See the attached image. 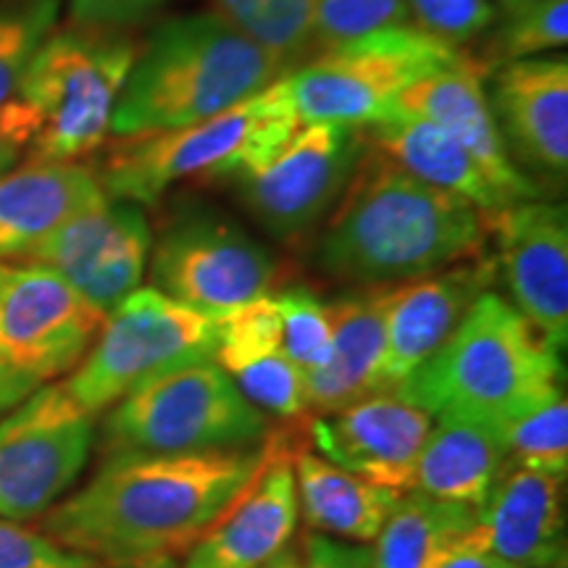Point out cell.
Wrapping results in <instances>:
<instances>
[{
    "instance_id": "1",
    "label": "cell",
    "mask_w": 568,
    "mask_h": 568,
    "mask_svg": "<svg viewBox=\"0 0 568 568\" xmlns=\"http://www.w3.org/2000/svg\"><path fill=\"white\" fill-rule=\"evenodd\" d=\"M266 458L268 437L240 450L105 456L88 485L48 510L42 531L111 568L176 560L245 493Z\"/></svg>"
},
{
    "instance_id": "2",
    "label": "cell",
    "mask_w": 568,
    "mask_h": 568,
    "mask_svg": "<svg viewBox=\"0 0 568 568\" xmlns=\"http://www.w3.org/2000/svg\"><path fill=\"white\" fill-rule=\"evenodd\" d=\"M487 247V211L416 180L366 142L324 219L314 261L329 280L366 290L418 280Z\"/></svg>"
},
{
    "instance_id": "3",
    "label": "cell",
    "mask_w": 568,
    "mask_h": 568,
    "mask_svg": "<svg viewBox=\"0 0 568 568\" xmlns=\"http://www.w3.org/2000/svg\"><path fill=\"white\" fill-rule=\"evenodd\" d=\"M284 74L264 48L213 11L174 17L138 45L113 109L111 138L201 124Z\"/></svg>"
},
{
    "instance_id": "4",
    "label": "cell",
    "mask_w": 568,
    "mask_h": 568,
    "mask_svg": "<svg viewBox=\"0 0 568 568\" xmlns=\"http://www.w3.org/2000/svg\"><path fill=\"white\" fill-rule=\"evenodd\" d=\"M564 387V361L508 297L487 290L445 345L395 389L432 418L495 424Z\"/></svg>"
},
{
    "instance_id": "5",
    "label": "cell",
    "mask_w": 568,
    "mask_h": 568,
    "mask_svg": "<svg viewBox=\"0 0 568 568\" xmlns=\"http://www.w3.org/2000/svg\"><path fill=\"white\" fill-rule=\"evenodd\" d=\"M297 126L301 119L284 74L258 95L201 124L113 138L92 174L113 201L145 209L159 205L174 184L201 176L224 182L237 169L268 159Z\"/></svg>"
},
{
    "instance_id": "6",
    "label": "cell",
    "mask_w": 568,
    "mask_h": 568,
    "mask_svg": "<svg viewBox=\"0 0 568 568\" xmlns=\"http://www.w3.org/2000/svg\"><path fill=\"white\" fill-rule=\"evenodd\" d=\"M134 53L126 30L55 27L17 92L38 122L27 161L80 163L101 151Z\"/></svg>"
},
{
    "instance_id": "7",
    "label": "cell",
    "mask_w": 568,
    "mask_h": 568,
    "mask_svg": "<svg viewBox=\"0 0 568 568\" xmlns=\"http://www.w3.org/2000/svg\"><path fill=\"white\" fill-rule=\"evenodd\" d=\"M266 437L268 416L213 358L153 376L113 403L105 418V456L240 450Z\"/></svg>"
},
{
    "instance_id": "8",
    "label": "cell",
    "mask_w": 568,
    "mask_h": 568,
    "mask_svg": "<svg viewBox=\"0 0 568 568\" xmlns=\"http://www.w3.org/2000/svg\"><path fill=\"white\" fill-rule=\"evenodd\" d=\"M460 63L464 51L414 24L387 27L314 53L290 71L287 90L301 124L366 130L395 111L410 84Z\"/></svg>"
},
{
    "instance_id": "9",
    "label": "cell",
    "mask_w": 568,
    "mask_h": 568,
    "mask_svg": "<svg viewBox=\"0 0 568 568\" xmlns=\"http://www.w3.org/2000/svg\"><path fill=\"white\" fill-rule=\"evenodd\" d=\"M213 353L216 318L155 287H138L105 316L101 335L63 382L71 397L95 416L153 376L213 358Z\"/></svg>"
},
{
    "instance_id": "10",
    "label": "cell",
    "mask_w": 568,
    "mask_h": 568,
    "mask_svg": "<svg viewBox=\"0 0 568 568\" xmlns=\"http://www.w3.org/2000/svg\"><path fill=\"white\" fill-rule=\"evenodd\" d=\"M103 324L105 314L51 268L9 266L0 282V410L74 372Z\"/></svg>"
},
{
    "instance_id": "11",
    "label": "cell",
    "mask_w": 568,
    "mask_h": 568,
    "mask_svg": "<svg viewBox=\"0 0 568 568\" xmlns=\"http://www.w3.org/2000/svg\"><path fill=\"white\" fill-rule=\"evenodd\" d=\"M364 132L301 124L280 151L224 180L243 209L280 243H297L324 224L364 153Z\"/></svg>"
},
{
    "instance_id": "12",
    "label": "cell",
    "mask_w": 568,
    "mask_h": 568,
    "mask_svg": "<svg viewBox=\"0 0 568 568\" xmlns=\"http://www.w3.org/2000/svg\"><path fill=\"white\" fill-rule=\"evenodd\" d=\"M148 264L155 290L211 318L272 295L280 276L268 247L230 216L201 205L163 226Z\"/></svg>"
},
{
    "instance_id": "13",
    "label": "cell",
    "mask_w": 568,
    "mask_h": 568,
    "mask_svg": "<svg viewBox=\"0 0 568 568\" xmlns=\"http://www.w3.org/2000/svg\"><path fill=\"white\" fill-rule=\"evenodd\" d=\"M95 422L67 382L34 389L0 422V518L51 510L88 466Z\"/></svg>"
},
{
    "instance_id": "14",
    "label": "cell",
    "mask_w": 568,
    "mask_h": 568,
    "mask_svg": "<svg viewBox=\"0 0 568 568\" xmlns=\"http://www.w3.org/2000/svg\"><path fill=\"white\" fill-rule=\"evenodd\" d=\"M151 247L145 209L105 195L34 247L27 264L51 268L109 316L140 287Z\"/></svg>"
},
{
    "instance_id": "15",
    "label": "cell",
    "mask_w": 568,
    "mask_h": 568,
    "mask_svg": "<svg viewBox=\"0 0 568 568\" xmlns=\"http://www.w3.org/2000/svg\"><path fill=\"white\" fill-rule=\"evenodd\" d=\"M495 268L508 303L556 351L568 343V213L566 205L518 201L489 213Z\"/></svg>"
},
{
    "instance_id": "16",
    "label": "cell",
    "mask_w": 568,
    "mask_h": 568,
    "mask_svg": "<svg viewBox=\"0 0 568 568\" xmlns=\"http://www.w3.org/2000/svg\"><path fill=\"white\" fill-rule=\"evenodd\" d=\"M503 145L521 174L558 184L568 174V61L535 55L506 63L485 80Z\"/></svg>"
},
{
    "instance_id": "17",
    "label": "cell",
    "mask_w": 568,
    "mask_h": 568,
    "mask_svg": "<svg viewBox=\"0 0 568 568\" xmlns=\"http://www.w3.org/2000/svg\"><path fill=\"white\" fill-rule=\"evenodd\" d=\"M435 418L395 389L368 395L343 410L311 416L305 443L316 456L374 485L408 493Z\"/></svg>"
},
{
    "instance_id": "18",
    "label": "cell",
    "mask_w": 568,
    "mask_h": 568,
    "mask_svg": "<svg viewBox=\"0 0 568 568\" xmlns=\"http://www.w3.org/2000/svg\"><path fill=\"white\" fill-rule=\"evenodd\" d=\"M497 280L489 253L387 287L382 389H397L456 332L471 305Z\"/></svg>"
},
{
    "instance_id": "19",
    "label": "cell",
    "mask_w": 568,
    "mask_h": 568,
    "mask_svg": "<svg viewBox=\"0 0 568 568\" xmlns=\"http://www.w3.org/2000/svg\"><path fill=\"white\" fill-rule=\"evenodd\" d=\"M297 435H268V458L245 493L213 521L184 556L182 568H264L287 548L297 529L293 447Z\"/></svg>"
},
{
    "instance_id": "20",
    "label": "cell",
    "mask_w": 568,
    "mask_h": 568,
    "mask_svg": "<svg viewBox=\"0 0 568 568\" xmlns=\"http://www.w3.org/2000/svg\"><path fill=\"white\" fill-rule=\"evenodd\" d=\"M397 113L426 119L464 145L474 161L485 169L489 182L500 190L508 203L539 201L545 190L521 174L510 161L497 132L493 109H489L485 80L471 69V63L435 71L403 92L395 103Z\"/></svg>"
},
{
    "instance_id": "21",
    "label": "cell",
    "mask_w": 568,
    "mask_h": 568,
    "mask_svg": "<svg viewBox=\"0 0 568 568\" xmlns=\"http://www.w3.org/2000/svg\"><path fill=\"white\" fill-rule=\"evenodd\" d=\"M474 535L514 568H566L564 479L510 466L479 508Z\"/></svg>"
},
{
    "instance_id": "22",
    "label": "cell",
    "mask_w": 568,
    "mask_h": 568,
    "mask_svg": "<svg viewBox=\"0 0 568 568\" xmlns=\"http://www.w3.org/2000/svg\"><path fill=\"white\" fill-rule=\"evenodd\" d=\"M82 163L27 161L0 176V261H27L77 213L103 201Z\"/></svg>"
},
{
    "instance_id": "23",
    "label": "cell",
    "mask_w": 568,
    "mask_h": 568,
    "mask_svg": "<svg viewBox=\"0 0 568 568\" xmlns=\"http://www.w3.org/2000/svg\"><path fill=\"white\" fill-rule=\"evenodd\" d=\"M387 287L355 290L329 303L332 353L318 372L305 376L308 416L343 410L382 389Z\"/></svg>"
},
{
    "instance_id": "24",
    "label": "cell",
    "mask_w": 568,
    "mask_h": 568,
    "mask_svg": "<svg viewBox=\"0 0 568 568\" xmlns=\"http://www.w3.org/2000/svg\"><path fill=\"white\" fill-rule=\"evenodd\" d=\"M361 132L374 151L387 155L403 172L432 184V187L464 197L487 213L510 205L500 195V190L489 182L485 169L474 161V155L426 119L393 111L382 122Z\"/></svg>"
},
{
    "instance_id": "25",
    "label": "cell",
    "mask_w": 568,
    "mask_h": 568,
    "mask_svg": "<svg viewBox=\"0 0 568 568\" xmlns=\"http://www.w3.org/2000/svg\"><path fill=\"white\" fill-rule=\"evenodd\" d=\"M508 468L493 424L439 416L418 456L414 489L479 510Z\"/></svg>"
},
{
    "instance_id": "26",
    "label": "cell",
    "mask_w": 568,
    "mask_h": 568,
    "mask_svg": "<svg viewBox=\"0 0 568 568\" xmlns=\"http://www.w3.org/2000/svg\"><path fill=\"white\" fill-rule=\"evenodd\" d=\"M293 477L297 510L311 529L345 542H374L400 497L395 489L347 474L301 445L293 447Z\"/></svg>"
},
{
    "instance_id": "27",
    "label": "cell",
    "mask_w": 568,
    "mask_h": 568,
    "mask_svg": "<svg viewBox=\"0 0 568 568\" xmlns=\"http://www.w3.org/2000/svg\"><path fill=\"white\" fill-rule=\"evenodd\" d=\"M477 518V508L439 500L418 489L400 493L374 537L372 564L374 568H435Z\"/></svg>"
},
{
    "instance_id": "28",
    "label": "cell",
    "mask_w": 568,
    "mask_h": 568,
    "mask_svg": "<svg viewBox=\"0 0 568 568\" xmlns=\"http://www.w3.org/2000/svg\"><path fill=\"white\" fill-rule=\"evenodd\" d=\"M211 11L293 71L316 53L314 0H211Z\"/></svg>"
},
{
    "instance_id": "29",
    "label": "cell",
    "mask_w": 568,
    "mask_h": 568,
    "mask_svg": "<svg viewBox=\"0 0 568 568\" xmlns=\"http://www.w3.org/2000/svg\"><path fill=\"white\" fill-rule=\"evenodd\" d=\"M477 53L464 55L481 80L506 63L535 59L548 51L566 48L568 42V0H539L527 9L503 13L495 24L481 34Z\"/></svg>"
},
{
    "instance_id": "30",
    "label": "cell",
    "mask_w": 568,
    "mask_h": 568,
    "mask_svg": "<svg viewBox=\"0 0 568 568\" xmlns=\"http://www.w3.org/2000/svg\"><path fill=\"white\" fill-rule=\"evenodd\" d=\"M510 466L552 474L566 479L568 471V400L564 387L542 400L495 422Z\"/></svg>"
},
{
    "instance_id": "31",
    "label": "cell",
    "mask_w": 568,
    "mask_h": 568,
    "mask_svg": "<svg viewBox=\"0 0 568 568\" xmlns=\"http://www.w3.org/2000/svg\"><path fill=\"white\" fill-rule=\"evenodd\" d=\"M67 0H0V109L17 98L27 69Z\"/></svg>"
},
{
    "instance_id": "32",
    "label": "cell",
    "mask_w": 568,
    "mask_h": 568,
    "mask_svg": "<svg viewBox=\"0 0 568 568\" xmlns=\"http://www.w3.org/2000/svg\"><path fill=\"white\" fill-rule=\"evenodd\" d=\"M280 311L282 351L308 376L329 361L332 353V314L314 290L287 287L274 295Z\"/></svg>"
},
{
    "instance_id": "33",
    "label": "cell",
    "mask_w": 568,
    "mask_h": 568,
    "mask_svg": "<svg viewBox=\"0 0 568 568\" xmlns=\"http://www.w3.org/2000/svg\"><path fill=\"white\" fill-rule=\"evenodd\" d=\"M274 351H282L280 311H276L274 295L255 297V301L237 305L230 314L216 318L213 361L226 374Z\"/></svg>"
},
{
    "instance_id": "34",
    "label": "cell",
    "mask_w": 568,
    "mask_h": 568,
    "mask_svg": "<svg viewBox=\"0 0 568 568\" xmlns=\"http://www.w3.org/2000/svg\"><path fill=\"white\" fill-rule=\"evenodd\" d=\"M230 376L261 414L276 416L282 422H297L301 416H308L305 374L284 355V351L261 355L251 364L234 368Z\"/></svg>"
},
{
    "instance_id": "35",
    "label": "cell",
    "mask_w": 568,
    "mask_h": 568,
    "mask_svg": "<svg viewBox=\"0 0 568 568\" xmlns=\"http://www.w3.org/2000/svg\"><path fill=\"white\" fill-rule=\"evenodd\" d=\"M403 24H410L403 0H314L316 53Z\"/></svg>"
},
{
    "instance_id": "36",
    "label": "cell",
    "mask_w": 568,
    "mask_h": 568,
    "mask_svg": "<svg viewBox=\"0 0 568 568\" xmlns=\"http://www.w3.org/2000/svg\"><path fill=\"white\" fill-rule=\"evenodd\" d=\"M416 30L466 51L495 24L497 11L489 0H403Z\"/></svg>"
},
{
    "instance_id": "37",
    "label": "cell",
    "mask_w": 568,
    "mask_h": 568,
    "mask_svg": "<svg viewBox=\"0 0 568 568\" xmlns=\"http://www.w3.org/2000/svg\"><path fill=\"white\" fill-rule=\"evenodd\" d=\"M0 568H101V564L67 550L45 531L0 518Z\"/></svg>"
},
{
    "instance_id": "38",
    "label": "cell",
    "mask_w": 568,
    "mask_h": 568,
    "mask_svg": "<svg viewBox=\"0 0 568 568\" xmlns=\"http://www.w3.org/2000/svg\"><path fill=\"white\" fill-rule=\"evenodd\" d=\"M163 0H69L71 24L130 30L159 9Z\"/></svg>"
},
{
    "instance_id": "39",
    "label": "cell",
    "mask_w": 568,
    "mask_h": 568,
    "mask_svg": "<svg viewBox=\"0 0 568 568\" xmlns=\"http://www.w3.org/2000/svg\"><path fill=\"white\" fill-rule=\"evenodd\" d=\"M34 130H38L34 113L19 98L0 109V176L11 172L21 159H27Z\"/></svg>"
},
{
    "instance_id": "40",
    "label": "cell",
    "mask_w": 568,
    "mask_h": 568,
    "mask_svg": "<svg viewBox=\"0 0 568 568\" xmlns=\"http://www.w3.org/2000/svg\"><path fill=\"white\" fill-rule=\"evenodd\" d=\"M308 568H374L372 550L364 545H347L345 539L311 535L301 545Z\"/></svg>"
},
{
    "instance_id": "41",
    "label": "cell",
    "mask_w": 568,
    "mask_h": 568,
    "mask_svg": "<svg viewBox=\"0 0 568 568\" xmlns=\"http://www.w3.org/2000/svg\"><path fill=\"white\" fill-rule=\"evenodd\" d=\"M435 568H514L506 560L493 556L485 545L479 542V537L474 535V527L466 531L464 537L437 560Z\"/></svg>"
},
{
    "instance_id": "42",
    "label": "cell",
    "mask_w": 568,
    "mask_h": 568,
    "mask_svg": "<svg viewBox=\"0 0 568 568\" xmlns=\"http://www.w3.org/2000/svg\"><path fill=\"white\" fill-rule=\"evenodd\" d=\"M264 568H308V566H305V558L301 550L284 548L280 556H276L272 564H266Z\"/></svg>"
},
{
    "instance_id": "43",
    "label": "cell",
    "mask_w": 568,
    "mask_h": 568,
    "mask_svg": "<svg viewBox=\"0 0 568 568\" xmlns=\"http://www.w3.org/2000/svg\"><path fill=\"white\" fill-rule=\"evenodd\" d=\"M497 3H500L503 13H514L518 9H527L531 3H539V0H497Z\"/></svg>"
},
{
    "instance_id": "44",
    "label": "cell",
    "mask_w": 568,
    "mask_h": 568,
    "mask_svg": "<svg viewBox=\"0 0 568 568\" xmlns=\"http://www.w3.org/2000/svg\"><path fill=\"white\" fill-rule=\"evenodd\" d=\"M126 568H180L176 560H153V564H140V566H126Z\"/></svg>"
},
{
    "instance_id": "45",
    "label": "cell",
    "mask_w": 568,
    "mask_h": 568,
    "mask_svg": "<svg viewBox=\"0 0 568 568\" xmlns=\"http://www.w3.org/2000/svg\"><path fill=\"white\" fill-rule=\"evenodd\" d=\"M6 272H9V264H3V261H0V282H3Z\"/></svg>"
}]
</instances>
